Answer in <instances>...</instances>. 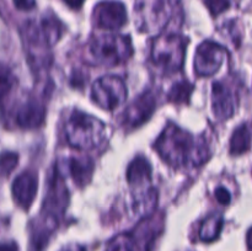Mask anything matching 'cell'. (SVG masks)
<instances>
[{"mask_svg": "<svg viewBox=\"0 0 252 251\" xmlns=\"http://www.w3.org/2000/svg\"><path fill=\"white\" fill-rule=\"evenodd\" d=\"M162 159L175 167L198 166L207 161L208 148L202 138H194L177 126H169L155 143Z\"/></svg>", "mask_w": 252, "mask_h": 251, "instance_id": "6da1fadb", "label": "cell"}, {"mask_svg": "<svg viewBox=\"0 0 252 251\" xmlns=\"http://www.w3.org/2000/svg\"><path fill=\"white\" fill-rule=\"evenodd\" d=\"M226 51L220 44L206 41L197 48L194 56V69L201 76L214 75L223 64Z\"/></svg>", "mask_w": 252, "mask_h": 251, "instance_id": "ba28073f", "label": "cell"}, {"mask_svg": "<svg viewBox=\"0 0 252 251\" xmlns=\"http://www.w3.org/2000/svg\"><path fill=\"white\" fill-rule=\"evenodd\" d=\"M248 246H249V249L252 251V228L249 230V233H248Z\"/></svg>", "mask_w": 252, "mask_h": 251, "instance_id": "f546056e", "label": "cell"}, {"mask_svg": "<svg viewBox=\"0 0 252 251\" xmlns=\"http://www.w3.org/2000/svg\"><path fill=\"white\" fill-rule=\"evenodd\" d=\"M38 181L34 172L26 171L15 179L12 184V196L15 202L24 209L30 208L36 197Z\"/></svg>", "mask_w": 252, "mask_h": 251, "instance_id": "7c38bea8", "label": "cell"}, {"mask_svg": "<svg viewBox=\"0 0 252 251\" xmlns=\"http://www.w3.org/2000/svg\"><path fill=\"white\" fill-rule=\"evenodd\" d=\"M180 0H135L134 14L142 31H161L174 17Z\"/></svg>", "mask_w": 252, "mask_h": 251, "instance_id": "277c9868", "label": "cell"}, {"mask_svg": "<svg viewBox=\"0 0 252 251\" xmlns=\"http://www.w3.org/2000/svg\"><path fill=\"white\" fill-rule=\"evenodd\" d=\"M16 84L17 80L14 73L7 66L0 65V102L10 95Z\"/></svg>", "mask_w": 252, "mask_h": 251, "instance_id": "44dd1931", "label": "cell"}, {"mask_svg": "<svg viewBox=\"0 0 252 251\" xmlns=\"http://www.w3.org/2000/svg\"><path fill=\"white\" fill-rule=\"evenodd\" d=\"M221 228H223V217L218 213L212 214L208 218H206V220L201 225L199 238L206 243L214 241L220 234Z\"/></svg>", "mask_w": 252, "mask_h": 251, "instance_id": "ac0fdd59", "label": "cell"}, {"mask_svg": "<svg viewBox=\"0 0 252 251\" xmlns=\"http://www.w3.org/2000/svg\"><path fill=\"white\" fill-rule=\"evenodd\" d=\"M66 139L74 148L89 150L98 147L106 138V126L98 118L75 111L65 127Z\"/></svg>", "mask_w": 252, "mask_h": 251, "instance_id": "7a4b0ae2", "label": "cell"}, {"mask_svg": "<svg viewBox=\"0 0 252 251\" xmlns=\"http://www.w3.org/2000/svg\"><path fill=\"white\" fill-rule=\"evenodd\" d=\"M186 41L177 34H164L155 39L152 57L154 63L165 73L171 74L184 65Z\"/></svg>", "mask_w": 252, "mask_h": 251, "instance_id": "5b68a950", "label": "cell"}, {"mask_svg": "<svg viewBox=\"0 0 252 251\" xmlns=\"http://www.w3.org/2000/svg\"><path fill=\"white\" fill-rule=\"evenodd\" d=\"M19 162V155L16 153L6 152L0 155V177L9 176Z\"/></svg>", "mask_w": 252, "mask_h": 251, "instance_id": "603a6c76", "label": "cell"}, {"mask_svg": "<svg viewBox=\"0 0 252 251\" xmlns=\"http://www.w3.org/2000/svg\"><path fill=\"white\" fill-rule=\"evenodd\" d=\"M192 91H193V85L189 81L181 80L172 85L169 94H167V98L171 102L179 103V105L180 103H187L189 101Z\"/></svg>", "mask_w": 252, "mask_h": 251, "instance_id": "ffe728a7", "label": "cell"}, {"mask_svg": "<svg viewBox=\"0 0 252 251\" xmlns=\"http://www.w3.org/2000/svg\"><path fill=\"white\" fill-rule=\"evenodd\" d=\"M155 106H157V101H155L154 94L150 91L142 94L125 111L123 125L130 128L143 125L152 117L153 112L155 111Z\"/></svg>", "mask_w": 252, "mask_h": 251, "instance_id": "8fae6325", "label": "cell"}, {"mask_svg": "<svg viewBox=\"0 0 252 251\" xmlns=\"http://www.w3.org/2000/svg\"><path fill=\"white\" fill-rule=\"evenodd\" d=\"M106 251H134V240L132 234H121L116 236L108 244Z\"/></svg>", "mask_w": 252, "mask_h": 251, "instance_id": "7402d4cb", "label": "cell"}, {"mask_svg": "<svg viewBox=\"0 0 252 251\" xmlns=\"http://www.w3.org/2000/svg\"><path fill=\"white\" fill-rule=\"evenodd\" d=\"M15 4V6L17 7L19 10H31L36 6V1L34 0H12Z\"/></svg>", "mask_w": 252, "mask_h": 251, "instance_id": "484cf974", "label": "cell"}, {"mask_svg": "<svg viewBox=\"0 0 252 251\" xmlns=\"http://www.w3.org/2000/svg\"><path fill=\"white\" fill-rule=\"evenodd\" d=\"M62 251H86V249L81 245L73 244V245H69V246H66V248H64Z\"/></svg>", "mask_w": 252, "mask_h": 251, "instance_id": "f1b7e54d", "label": "cell"}, {"mask_svg": "<svg viewBox=\"0 0 252 251\" xmlns=\"http://www.w3.org/2000/svg\"><path fill=\"white\" fill-rule=\"evenodd\" d=\"M93 98L106 110H115L127 98V86L118 76L107 75L100 78L93 86Z\"/></svg>", "mask_w": 252, "mask_h": 251, "instance_id": "52a82bcc", "label": "cell"}, {"mask_svg": "<svg viewBox=\"0 0 252 251\" xmlns=\"http://www.w3.org/2000/svg\"><path fill=\"white\" fill-rule=\"evenodd\" d=\"M44 116V106L37 100H29L17 110L16 123L21 128H37L43 123Z\"/></svg>", "mask_w": 252, "mask_h": 251, "instance_id": "5bb4252c", "label": "cell"}, {"mask_svg": "<svg viewBox=\"0 0 252 251\" xmlns=\"http://www.w3.org/2000/svg\"><path fill=\"white\" fill-rule=\"evenodd\" d=\"M251 145V134L246 126H241L234 132L230 140V153L233 155H240L248 152Z\"/></svg>", "mask_w": 252, "mask_h": 251, "instance_id": "d6986e66", "label": "cell"}, {"mask_svg": "<svg viewBox=\"0 0 252 251\" xmlns=\"http://www.w3.org/2000/svg\"><path fill=\"white\" fill-rule=\"evenodd\" d=\"M216 197L217 199H218L219 203L221 204H229L230 203V193H229L228 189L225 188V187H218V188L216 189Z\"/></svg>", "mask_w": 252, "mask_h": 251, "instance_id": "d4e9b609", "label": "cell"}, {"mask_svg": "<svg viewBox=\"0 0 252 251\" xmlns=\"http://www.w3.org/2000/svg\"><path fill=\"white\" fill-rule=\"evenodd\" d=\"M0 251H17V248L14 243H4L0 244Z\"/></svg>", "mask_w": 252, "mask_h": 251, "instance_id": "4316f807", "label": "cell"}, {"mask_svg": "<svg viewBox=\"0 0 252 251\" xmlns=\"http://www.w3.org/2000/svg\"><path fill=\"white\" fill-rule=\"evenodd\" d=\"M152 179V166L143 157H138L130 162L127 170V180L132 186L144 187Z\"/></svg>", "mask_w": 252, "mask_h": 251, "instance_id": "2e32d148", "label": "cell"}, {"mask_svg": "<svg viewBox=\"0 0 252 251\" xmlns=\"http://www.w3.org/2000/svg\"><path fill=\"white\" fill-rule=\"evenodd\" d=\"M69 202V193L59 167L54 169L48 181V191L43 203L42 213L58 218L66 208Z\"/></svg>", "mask_w": 252, "mask_h": 251, "instance_id": "9c48e42d", "label": "cell"}, {"mask_svg": "<svg viewBox=\"0 0 252 251\" xmlns=\"http://www.w3.org/2000/svg\"><path fill=\"white\" fill-rule=\"evenodd\" d=\"M204 2H206L208 10L214 16L224 12L230 6V1L229 0H204Z\"/></svg>", "mask_w": 252, "mask_h": 251, "instance_id": "cb8c5ba5", "label": "cell"}, {"mask_svg": "<svg viewBox=\"0 0 252 251\" xmlns=\"http://www.w3.org/2000/svg\"><path fill=\"white\" fill-rule=\"evenodd\" d=\"M158 203V191L153 187H145L134 194L133 208L137 216L148 217L154 213Z\"/></svg>", "mask_w": 252, "mask_h": 251, "instance_id": "e0dca14e", "label": "cell"}, {"mask_svg": "<svg viewBox=\"0 0 252 251\" xmlns=\"http://www.w3.org/2000/svg\"><path fill=\"white\" fill-rule=\"evenodd\" d=\"M66 172L74 184L83 187L89 184L93 177L94 172V162L88 157H71L66 159L65 161Z\"/></svg>", "mask_w": 252, "mask_h": 251, "instance_id": "9a60e30c", "label": "cell"}, {"mask_svg": "<svg viewBox=\"0 0 252 251\" xmlns=\"http://www.w3.org/2000/svg\"><path fill=\"white\" fill-rule=\"evenodd\" d=\"M89 52L94 63L97 65L113 66L125 63L132 56L133 47L128 36L105 34L90 42Z\"/></svg>", "mask_w": 252, "mask_h": 251, "instance_id": "3957f363", "label": "cell"}, {"mask_svg": "<svg viewBox=\"0 0 252 251\" xmlns=\"http://www.w3.org/2000/svg\"><path fill=\"white\" fill-rule=\"evenodd\" d=\"M65 1V4L68 5V6H70L71 9H79V7L83 5L84 0H64Z\"/></svg>", "mask_w": 252, "mask_h": 251, "instance_id": "83f0119b", "label": "cell"}, {"mask_svg": "<svg viewBox=\"0 0 252 251\" xmlns=\"http://www.w3.org/2000/svg\"><path fill=\"white\" fill-rule=\"evenodd\" d=\"M24 34L30 47L48 48L61 38L62 24L54 16H42L37 20L27 21Z\"/></svg>", "mask_w": 252, "mask_h": 251, "instance_id": "8992f818", "label": "cell"}, {"mask_svg": "<svg viewBox=\"0 0 252 251\" xmlns=\"http://www.w3.org/2000/svg\"><path fill=\"white\" fill-rule=\"evenodd\" d=\"M95 22L101 29L117 30L127 22V11L120 1H102L94 11Z\"/></svg>", "mask_w": 252, "mask_h": 251, "instance_id": "30bf717a", "label": "cell"}, {"mask_svg": "<svg viewBox=\"0 0 252 251\" xmlns=\"http://www.w3.org/2000/svg\"><path fill=\"white\" fill-rule=\"evenodd\" d=\"M212 102H213V112L219 120H226L231 117L235 110V100L230 89L223 83L213 84L212 93Z\"/></svg>", "mask_w": 252, "mask_h": 251, "instance_id": "4fadbf2b", "label": "cell"}]
</instances>
